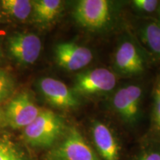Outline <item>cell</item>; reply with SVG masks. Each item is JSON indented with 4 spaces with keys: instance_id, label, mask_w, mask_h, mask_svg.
Returning a JSON list of instances; mask_svg holds the SVG:
<instances>
[{
    "instance_id": "cell-1",
    "label": "cell",
    "mask_w": 160,
    "mask_h": 160,
    "mask_svg": "<svg viewBox=\"0 0 160 160\" xmlns=\"http://www.w3.org/2000/svg\"><path fill=\"white\" fill-rule=\"evenodd\" d=\"M64 130L62 119L54 112H39L32 122L23 129V139L33 147L48 148L53 145Z\"/></svg>"
},
{
    "instance_id": "cell-2",
    "label": "cell",
    "mask_w": 160,
    "mask_h": 160,
    "mask_svg": "<svg viewBox=\"0 0 160 160\" xmlns=\"http://www.w3.org/2000/svg\"><path fill=\"white\" fill-rule=\"evenodd\" d=\"M40 111L31 96L27 92H22L8 103L3 119L11 128L24 129L37 118Z\"/></svg>"
},
{
    "instance_id": "cell-3",
    "label": "cell",
    "mask_w": 160,
    "mask_h": 160,
    "mask_svg": "<svg viewBox=\"0 0 160 160\" xmlns=\"http://www.w3.org/2000/svg\"><path fill=\"white\" fill-rule=\"evenodd\" d=\"M50 157L52 160H100L76 128L69 130Z\"/></svg>"
},
{
    "instance_id": "cell-4",
    "label": "cell",
    "mask_w": 160,
    "mask_h": 160,
    "mask_svg": "<svg viewBox=\"0 0 160 160\" xmlns=\"http://www.w3.org/2000/svg\"><path fill=\"white\" fill-rule=\"evenodd\" d=\"M117 84V77L108 69L99 68L82 72L76 77L75 93L83 95L103 93L111 91Z\"/></svg>"
},
{
    "instance_id": "cell-5",
    "label": "cell",
    "mask_w": 160,
    "mask_h": 160,
    "mask_svg": "<svg viewBox=\"0 0 160 160\" xmlns=\"http://www.w3.org/2000/svg\"><path fill=\"white\" fill-rule=\"evenodd\" d=\"M73 16L80 25L89 29H99L108 22L111 16L106 0H82L77 3Z\"/></svg>"
},
{
    "instance_id": "cell-6",
    "label": "cell",
    "mask_w": 160,
    "mask_h": 160,
    "mask_svg": "<svg viewBox=\"0 0 160 160\" xmlns=\"http://www.w3.org/2000/svg\"><path fill=\"white\" fill-rule=\"evenodd\" d=\"M8 48L12 57L23 65L33 64L42 50L39 37L31 33H18L8 39Z\"/></svg>"
},
{
    "instance_id": "cell-7",
    "label": "cell",
    "mask_w": 160,
    "mask_h": 160,
    "mask_svg": "<svg viewBox=\"0 0 160 160\" xmlns=\"http://www.w3.org/2000/svg\"><path fill=\"white\" fill-rule=\"evenodd\" d=\"M54 53L58 65L69 71L83 68L93 59L91 50L72 42L58 44L55 47Z\"/></svg>"
},
{
    "instance_id": "cell-8",
    "label": "cell",
    "mask_w": 160,
    "mask_h": 160,
    "mask_svg": "<svg viewBox=\"0 0 160 160\" xmlns=\"http://www.w3.org/2000/svg\"><path fill=\"white\" fill-rule=\"evenodd\" d=\"M39 88L45 99L54 107L68 109L79 105L74 92L59 80L42 78L39 81Z\"/></svg>"
},
{
    "instance_id": "cell-9",
    "label": "cell",
    "mask_w": 160,
    "mask_h": 160,
    "mask_svg": "<svg viewBox=\"0 0 160 160\" xmlns=\"http://www.w3.org/2000/svg\"><path fill=\"white\" fill-rule=\"evenodd\" d=\"M142 89L138 85H131L119 89L113 98L115 111L125 121L132 122L137 119L139 113Z\"/></svg>"
},
{
    "instance_id": "cell-10",
    "label": "cell",
    "mask_w": 160,
    "mask_h": 160,
    "mask_svg": "<svg viewBox=\"0 0 160 160\" xmlns=\"http://www.w3.org/2000/svg\"><path fill=\"white\" fill-rule=\"evenodd\" d=\"M92 133L97 151L104 160L119 159V145L108 126L96 122L93 125Z\"/></svg>"
},
{
    "instance_id": "cell-11",
    "label": "cell",
    "mask_w": 160,
    "mask_h": 160,
    "mask_svg": "<svg viewBox=\"0 0 160 160\" xmlns=\"http://www.w3.org/2000/svg\"><path fill=\"white\" fill-rule=\"evenodd\" d=\"M115 63L117 68L125 73H139L143 71L144 62L136 46L125 41L119 46L116 52Z\"/></svg>"
},
{
    "instance_id": "cell-12",
    "label": "cell",
    "mask_w": 160,
    "mask_h": 160,
    "mask_svg": "<svg viewBox=\"0 0 160 160\" xmlns=\"http://www.w3.org/2000/svg\"><path fill=\"white\" fill-rule=\"evenodd\" d=\"M62 1L59 0H37L32 2L33 18L36 22L48 24L59 13L62 8Z\"/></svg>"
},
{
    "instance_id": "cell-13",
    "label": "cell",
    "mask_w": 160,
    "mask_h": 160,
    "mask_svg": "<svg viewBox=\"0 0 160 160\" xmlns=\"http://www.w3.org/2000/svg\"><path fill=\"white\" fill-rule=\"evenodd\" d=\"M0 5L7 14L19 20L28 19L32 12V2L28 0H2Z\"/></svg>"
},
{
    "instance_id": "cell-14",
    "label": "cell",
    "mask_w": 160,
    "mask_h": 160,
    "mask_svg": "<svg viewBox=\"0 0 160 160\" xmlns=\"http://www.w3.org/2000/svg\"><path fill=\"white\" fill-rule=\"evenodd\" d=\"M142 38L156 55L160 57V25L158 23H149L142 31Z\"/></svg>"
},
{
    "instance_id": "cell-15",
    "label": "cell",
    "mask_w": 160,
    "mask_h": 160,
    "mask_svg": "<svg viewBox=\"0 0 160 160\" xmlns=\"http://www.w3.org/2000/svg\"><path fill=\"white\" fill-rule=\"evenodd\" d=\"M0 160H27L22 151L6 137H0Z\"/></svg>"
},
{
    "instance_id": "cell-16",
    "label": "cell",
    "mask_w": 160,
    "mask_h": 160,
    "mask_svg": "<svg viewBox=\"0 0 160 160\" xmlns=\"http://www.w3.org/2000/svg\"><path fill=\"white\" fill-rule=\"evenodd\" d=\"M15 88L14 80L9 73L0 69V102L8 99Z\"/></svg>"
},
{
    "instance_id": "cell-17",
    "label": "cell",
    "mask_w": 160,
    "mask_h": 160,
    "mask_svg": "<svg viewBox=\"0 0 160 160\" xmlns=\"http://www.w3.org/2000/svg\"><path fill=\"white\" fill-rule=\"evenodd\" d=\"M154 97V108H153V118L156 125L160 131V77L157 81L153 91Z\"/></svg>"
},
{
    "instance_id": "cell-18",
    "label": "cell",
    "mask_w": 160,
    "mask_h": 160,
    "mask_svg": "<svg viewBox=\"0 0 160 160\" xmlns=\"http://www.w3.org/2000/svg\"><path fill=\"white\" fill-rule=\"evenodd\" d=\"M133 2L137 9L148 13L154 11L159 5L157 0H135Z\"/></svg>"
},
{
    "instance_id": "cell-19",
    "label": "cell",
    "mask_w": 160,
    "mask_h": 160,
    "mask_svg": "<svg viewBox=\"0 0 160 160\" xmlns=\"http://www.w3.org/2000/svg\"><path fill=\"white\" fill-rule=\"evenodd\" d=\"M139 160H160V153L157 152H148L144 153Z\"/></svg>"
},
{
    "instance_id": "cell-20",
    "label": "cell",
    "mask_w": 160,
    "mask_h": 160,
    "mask_svg": "<svg viewBox=\"0 0 160 160\" xmlns=\"http://www.w3.org/2000/svg\"><path fill=\"white\" fill-rule=\"evenodd\" d=\"M3 117H4V112L2 111L1 109H0V122H1L2 120Z\"/></svg>"
},
{
    "instance_id": "cell-21",
    "label": "cell",
    "mask_w": 160,
    "mask_h": 160,
    "mask_svg": "<svg viewBox=\"0 0 160 160\" xmlns=\"http://www.w3.org/2000/svg\"><path fill=\"white\" fill-rule=\"evenodd\" d=\"M158 14H159V25H160V7L159 8V11H158Z\"/></svg>"
},
{
    "instance_id": "cell-22",
    "label": "cell",
    "mask_w": 160,
    "mask_h": 160,
    "mask_svg": "<svg viewBox=\"0 0 160 160\" xmlns=\"http://www.w3.org/2000/svg\"><path fill=\"white\" fill-rule=\"evenodd\" d=\"M2 57V51H1V48H0V57Z\"/></svg>"
}]
</instances>
